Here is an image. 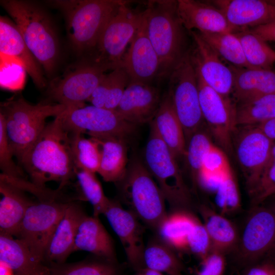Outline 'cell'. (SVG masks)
Returning a JSON list of instances; mask_svg holds the SVG:
<instances>
[{
  "label": "cell",
  "instance_id": "obj_3",
  "mask_svg": "<svg viewBox=\"0 0 275 275\" xmlns=\"http://www.w3.org/2000/svg\"><path fill=\"white\" fill-rule=\"evenodd\" d=\"M66 108L48 101L31 104L21 96H14L1 103L0 116L9 146L19 162L42 132L47 118H55Z\"/></svg>",
  "mask_w": 275,
  "mask_h": 275
},
{
  "label": "cell",
  "instance_id": "obj_18",
  "mask_svg": "<svg viewBox=\"0 0 275 275\" xmlns=\"http://www.w3.org/2000/svg\"><path fill=\"white\" fill-rule=\"evenodd\" d=\"M195 44L191 55L196 71L203 80L219 94L231 95L233 75L230 67L226 65L218 54L204 41L197 31H190Z\"/></svg>",
  "mask_w": 275,
  "mask_h": 275
},
{
  "label": "cell",
  "instance_id": "obj_23",
  "mask_svg": "<svg viewBox=\"0 0 275 275\" xmlns=\"http://www.w3.org/2000/svg\"><path fill=\"white\" fill-rule=\"evenodd\" d=\"M177 12L182 25L199 33H236L223 12L218 7L193 0L177 1Z\"/></svg>",
  "mask_w": 275,
  "mask_h": 275
},
{
  "label": "cell",
  "instance_id": "obj_39",
  "mask_svg": "<svg viewBox=\"0 0 275 275\" xmlns=\"http://www.w3.org/2000/svg\"><path fill=\"white\" fill-rule=\"evenodd\" d=\"M214 146L209 134L203 127L187 141L185 157L194 185L198 184L206 157Z\"/></svg>",
  "mask_w": 275,
  "mask_h": 275
},
{
  "label": "cell",
  "instance_id": "obj_15",
  "mask_svg": "<svg viewBox=\"0 0 275 275\" xmlns=\"http://www.w3.org/2000/svg\"><path fill=\"white\" fill-rule=\"evenodd\" d=\"M236 249L239 260L250 265L275 256V214L270 208L255 206Z\"/></svg>",
  "mask_w": 275,
  "mask_h": 275
},
{
  "label": "cell",
  "instance_id": "obj_42",
  "mask_svg": "<svg viewBox=\"0 0 275 275\" xmlns=\"http://www.w3.org/2000/svg\"><path fill=\"white\" fill-rule=\"evenodd\" d=\"M249 194L255 206L275 195V142L259 180Z\"/></svg>",
  "mask_w": 275,
  "mask_h": 275
},
{
  "label": "cell",
  "instance_id": "obj_50",
  "mask_svg": "<svg viewBox=\"0 0 275 275\" xmlns=\"http://www.w3.org/2000/svg\"><path fill=\"white\" fill-rule=\"evenodd\" d=\"M132 275H163V274L155 270L143 267L136 270V272Z\"/></svg>",
  "mask_w": 275,
  "mask_h": 275
},
{
  "label": "cell",
  "instance_id": "obj_5",
  "mask_svg": "<svg viewBox=\"0 0 275 275\" xmlns=\"http://www.w3.org/2000/svg\"><path fill=\"white\" fill-rule=\"evenodd\" d=\"M128 209L149 228L157 231L167 216L165 197L145 164L132 158L126 173L116 183Z\"/></svg>",
  "mask_w": 275,
  "mask_h": 275
},
{
  "label": "cell",
  "instance_id": "obj_52",
  "mask_svg": "<svg viewBox=\"0 0 275 275\" xmlns=\"http://www.w3.org/2000/svg\"><path fill=\"white\" fill-rule=\"evenodd\" d=\"M13 272L10 268L1 263V275H12Z\"/></svg>",
  "mask_w": 275,
  "mask_h": 275
},
{
  "label": "cell",
  "instance_id": "obj_36",
  "mask_svg": "<svg viewBox=\"0 0 275 275\" xmlns=\"http://www.w3.org/2000/svg\"><path fill=\"white\" fill-rule=\"evenodd\" d=\"M76 189L79 201L89 202L93 209V216L104 214L109 202L103 192L95 173L75 167Z\"/></svg>",
  "mask_w": 275,
  "mask_h": 275
},
{
  "label": "cell",
  "instance_id": "obj_41",
  "mask_svg": "<svg viewBox=\"0 0 275 275\" xmlns=\"http://www.w3.org/2000/svg\"><path fill=\"white\" fill-rule=\"evenodd\" d=\"M217 196L219 206L223 212L235 211L240 207L238 188L230 164L219 174Z\"/></svg>",
  "mask_w": 275,
  "mask_h": 275
},
{
  "label": "cell",
  "instance_id": "obj_28",
  "mask_svg": "<svg viewBox=\"0 0 275 275\" xmlns=\"http://www.w3.org/2000/svg\"><path fill=\"white\" fill-rule=\"evenodd\" d=\"M92 138L98 142L101 150L97 173L106 182H119L124 177L128 164L126 139L114 136Z\"/></svg>",
  "mask_w": 275,
  "mask_h": 275
},
{
  "label": "cell",
  "instance_id": "obj_46",
  "mask_svg": "<svg viewBox=\"0 0 275 275\" xmlns=\"http://www.w3.org/2000/svg\"><path fill=\"white\" fill-rule=\"evenodd\" d=\"M201 262V267L196 275H224L225 266V254L211 250Z\"/></svg>",
  "mask_w": 275,
  "mask_h": 275
},
{
  "label": "cell",
  "instance_id": "obj_30",
  "mask_svg": "<svg viewBox=\"0 0 275 275\" xmlns=\"http://www.w3.org/2000/svg\"><path fill=\"white\" fill-rule=\"evenodd\" d=\"M199 212L209 236L211 250L226 254L237 247L239 237L234 225L224 215L201 205Z\"/></svg>",
  "mask_w": 275,
  "mask_h": 275
},
{
  "label": "cell",
  "instance_id": "obj_11",
  "mask_svg": "<svg viewBox=\"0 0 275 275\" xmlns=\"http://www.w3.org/2000/svg\"><path fill=\"white\" fill-rule=\"evenodd\" d=\"M202 115L210 132L226 153L234 154L232 138L237 127L236 104L209 86L196 71Z\"/></svg>",
  "mask_w": 275,
  "mask_h": 275
},
{
  "label": "cell",
  "instance_id": "obj_43",
  "mask_svg": "<svg viewBox=\"0 0 275 275\" xmlns=\"http://www.w3.org/2000/svg\"><path fill=\"white\" fill-rule=\"evenodd\" d=\"M25 70L22 65L14 59L1 56V87L17 91L24 85Z\"/></svg>",
  "mask_w": 275,
  "mask_h": 275
},
{
  "label": "cell",
  "instance_id": "obj_19",
  "mask_svg": "<svg viewBox=\"0 0 275 275\" xmlns=\"http://www.w3.org/2000/svg\"><path fill=\"white\" fill-rule=\"evenodd\" d=\"M161 99L160 92L150 84L130 81L115 111L134 125L150 123L154 118Z\"/></svg>",
  "mask_w": 275,
  "mask_h": 275
},
{
  "label": "cell",
  "instance_id": "obj_22",
  "mask_svg": "<svg viewBox=\"0 0 275 275\" xmlns=\"http://www.w3.org/2000/svg\"><path fill=\"white\" fill-rule=\"evenodd\" d=\"M214 2L217 7L223 12L229 23L237 32L275 21V4L272 1L224 0Z\"/></svg>",
  "mask_w": 275,
  "mask_h": 275
},
{
  "label": "cell",
  "instance_id": "obj_20",
  "mask_svg": "<svg viewBox=\"0 0 275 275\" xmlns=\"http://www.w3.org/2000/svg\"><path fill=\"white\" fill-rule=\"evenodd\" d=\"M1 56L18 61L39 89L47 86L43 69L25 43L16 24L11 19L0 17Z\"/></svg>",
  "mask_w": 275,
  "mask_h": 275
},
{
  "label": "cell",
  "instance_id": "obj_44",
  "mask_svg": "<svg viewBox=\"0 0 275 275\" xmlns=\"http://www.w3.org/2000/svg\"><path fill=\"white\" fill-rule=\"evenodd\" d=\"M13 156L6 133L4 121L0 116V168L2 173L13 177L25 178L22 170L14 163Z\"/></svg>",
  "mask_w": 275,
  "mask_h": 275
},
{
  "label": "cell",
  "instance_id": "obj_8",
  "mask_svg": "<svg viewBox=\"0 0 275 275\" xmlns=\"http://www.w3.org/2000/svg\"><path fill=\"white\" fill-rule=\"evenodd\" d=\"M146 146L145 164L174 210H186L191 202L176 158L159 135L151 121Z\"/></svg>",
  "mask_w": 275,
  "mask_h": 275
},
{
  "label": "cell",
  "instance_id": "obj_40",
  "mask_svg": "<svg viewBox=\"0 0 275 275\" xmlns=\"http://www.w3.org/2000/svg\"><path fill=\"white\" fill-rule=\"evenodd\" d=\"M70 147L75 166L96 173L101 158L98 142L93 138H86L83 134L69 132Z\"/></svg>",
  "mask_w": 275,
  "mask_h": 275
},
{
  "label": "cell",
  "instance_id": "obj_13",
  "mask_svg": "<svg viewBox=\"0 0 275 275\" xmlns=\"http://www.w3.org/2000/svg\"><path fill=\"white\" fill-rule=\"evenodd\" d=\"M143 11L130 9L123 1L105 26L96 47L94 59L115 67L120 66L127 45L142 24Z\"/></svg>",
  "mask_w": 275,
  "mask_h": 275
},
{
  "label": "cell",
  "instance_id": "obj_25",
  "mask_svg": "<svg viewBox=\"0 0 275 275\" xmlns=\"http://www.w3.org/2000/svg\"><path fill=\"white\" fill-rule=\"evenodd\" d=\"M0 232L16 237L31 203L27 192L9 180L4 174L0 175Z\"/></svg>",
  "mask_w": 275,
  "mask_h": 275
},
{
  "label": "cell",
  "instance_id": "obj_14",
  "mask_svg": "<svg viewBox=\"0 0 275 275\" xmlns=\"http://www.w3.org/2000/svg\"><path fill=\"white\" fill-rule=\"evenodd\" d=\"M234 153L250 193L258 183L274 142L257 125L237 126L232 138Z\"/></svg>",
  "mask_w": 275,
  "mask_h": 275
},
{
  "label": "cell",
  "instance_id": "obj_4",
  "mask_svg": "<svg viewBox=\"0 0 275 275\" xmlns=\"http://www.w3.org/2000/svg\"><path fill=\"white\" fill-rule=\"evenodd\" d=\"M123 2L118 0L46 1L63 14L69 39L78 52L96 47L105 26Z\"/></svg>",
  "mask_w": 275,
  "mask_h": 275
},
{
  "label": "cell",
  "instance_id": "obj_54",
  "mask_svg": "<svg viewBox=\"0 0 275 275\" xmlns=\"http://www.w3.org/2000/svg\"><path fill=\"white\" fill-rule=\"evenodd\" d=\"M172 275H183V274H182V273H174V274H173Z\"/></svg>",
  "mask_w": 275,
  "mask_h": 275
},
{
  "label": "cell",
  "instance_id": "obj_38",
  "mask_svg": "<svg viewBox=\"0 0 275 275\" xmlns=\"http://www.w3.org/2000/svg\"><path fill=\"white\" fill-rule=\"evenodd\" d=\"M49 275H121L117 263L95 256L72 263L48 264Z\"/></svg>",
  "mask_w": 275,
  "mask_h": 275
},
{
  "label": "cell",
  "instance_id": "obj_12",
  "mask_svg": "<svg viewBox=\"0 0 275 275\" xmlns=\"http://www.w3.org/2000/svg\"><path fill=\"white\" fill-rule=\"evenodd\" d=\"M60 116L69 132L86 133L90 137L114 136L126 139L134 132L136 126L124 120L115 111L93 105L67 108Z\"/></svg>",
  "mask_w": 275,
  "mask_h": 275
},
{
  "label": "cell",
  "instance_id": "obj_27",
  "mask_svg": "<svg viewBox=\"0 0 275 275\" xmlns=\"http://www.w3.org/2000/svg\"><path fill=\"white\" fill-rule=\"evenodd\" d=\"M156 129L175 157H185L186 142L182 125L169 93L162 99L152 121Z\"/></svg>",
  "mask_w": 275,
  "mask_h": 275
},
{
  "label": "cell",
  "instance_id": "obj_7",
  "mask_svg": "<svg viewBox=\"0 0 275 275\" xmlns=\"http://www.w3.org/2000/svg\"><path fill=\"white\" fill-rule=\"evenodd\" d=\"M58 188L46 195L35 198L28 206L16 237L44 263L49 239L69 203L76 201Z\"/></svg>",
  "mask_w": 275,
  "mask_h": 275
},
{
  "label": "cell",
  "instance_id": "obj_34",
  "mask_svg": "<svg viewBox=\"0 0 275 275\" xmlns=\"http://www.w3.org/2000/svg\"><path fill=\"white\" fill-rule=\"evenodd\" d=\"M234 33L239 39L246 61L251 68L271 69L275 63V51L266 41L249 29Z\"/></svg>",
  "mask_w": 275,
  "mask_h": 275
},
{
  "label": "cell",
  "instance_id": "obj_32",
  "mask_svg": "<svg viewBox=\"0 0 275 275\" xmlns=\"http://www.w3.org/2000/svg\"><path fill=\"white\" fill-rule=\"evenodd\" d=\"M177 210L167 215L156 231L159 238L174 250H187L188 238L198 218L184 210Z\"/></svg>",
  "mask_w": 275,
  "mask_h": 275
},
{
  "label": "cell",
  "instance_id": "obj_33",
  "mask_svg": "<svg viewBox=\"0 0 275 275\" xmlns=\"http://www.w3.org/2000/svg\"><path fill=\"white\" fill-rule=\"evenodd\" d=\"M144 267L172 275L181 273L183 265L174 250L159 238L151 240L143 254Z\"/></svg>",
  "mask_w": 275,
  "mask_h": 275
},
{
  "label": "cell",
  "instance_id": "obj_9",
  "mask_svg": "<svg viewBox=\"0 0 275 275\" xmlns=\"http://www.w3.org/2000/svg\"><path fill=\"white\" fill-rule=\"evenodd\" d=\"M169 94L183 129L186 142L204 122L197 73L190 53L185 52L170 75Z\"/></svg>",
  "mask_w": 275,
  "mask_h": 275
},
{
  "label": "cell",
  "instance_id": "obj_6",
  "mask_svg": "<svg viewBox=\"0 0 275 275\" xmlns=\"http://www.w3.org/2000/svg\"><path fill=\"white\" fill-rule=\"evenodd\" d=\"M143 11L148 37L160 61L158 76H170L184 54L177 1H150Z\"/></svg>",
  "mask_w": 275,
  "mask_h": 275
},
{
  "label": "cell",
  "instance_id": "obj_24",
  "mask_svg": "<svg viewBox=\"0 0 275 275\" xmlns=\"http://www.w3.org/2000/svg\"><path fill=\"white\" fill-rule=\"evenodd\" d=\"M233 75L232 95L236 103L275 94V71L271 69L230 66Z\"/></svg>",
  "mask_w": 275,
  "mask_h": 275
},
{
  "label": "cell",
  "instance_id": "obj_16",
  "mask_svg": "<svg viewBox=\"0 0 275 275\" xmlns=\"http://www.w3.org/2000/svg\"><path fill=\"white\" fill-rule=\"evenodd\" d=\"M103 214L118 236L130 265L135 270L144 267V229L140 220L119 202L111 199Z\"/></svg>",
  "mask_w": 275,
  "mask_h": 275
},
{
  "label": "cell",
  "instance_id": "obj_1",
  "mask_svg": "<svg viewBox=\"0 0 275 275\" xmlns=\"http://www.w3.org/2000/svg\"><path fill=\"white\" fill-rule=\"evenodd\" d=\"M20 162L31 182L40 186L54 181L59 187L67 186L75 178V164L72 154L70 133L60 115L46 124L38 139Z\"/></svg>",
  "mask_w": 275,
  "mask_h": 275
},
{
  "label": "cell",
  "instance_id": "obj_47",
  "mask_svg": "<svg viewBox=\"0 0 275 275\" xmlns=\"http://www.w3.org/2000/svg\"><path fill=\"white\" fill-rule=\"evenodd\" d=\"M242 275H275V256L251 264Z\"/></svg>",
  "mask_w": 275,
  "mask_h": 275
},
{
  "label": "cell",
  "instance_id": "obj_31",
  "mask_svg": "<svg viewBox=\"0 0 275 275\" xmlns=\"http://www.w3.org/2000/svg\"><path fill=\"white\" fill-rule=\"evenodd\" d=\"M129 82L126 72L118 66L103 75L88 101L94 106L115 111Z\"/></svg>",
  "mask_w": 275,
  "mask_h": 275
},
{
  "label": "cell",
  "instance_id": "obj_29",
  "mask_svg": "<svg viewBox=\"0 0 275 275\" xmlns=\"http://www.w3.org/2000/svg\"><path fill=\"white\" fill-rule=\"evenodd\" d=\"M0 262L15 275H25L44 264L33 255L22 241L3 232H0Z\"/></svg>",
  "mask_w": 275,
  "mask_h": 275
},
{
  "label": "cell",
  "instance_id": "obj_49",
  "mask_svg": "<svg viewBox=\"0 0 275 275\" xmlns=\"http://www.w3.org/2000/svg\"><path fill=\"white\" fill-rule=\"evenodd\" d=\"M257 125L270 139L275 142V119L267 121Z\"/></svg>",
  "mask_w": 275,
  "mask_h": 275
},
{
  "label": "cell",
  "instance_id": "obj_26",
  "mask_svg": "<svg viewBox=\"0 0 275 275\" xmlns=\"http://www.w3.org/2000/svg\"><path fill=\"white\" fill-rule=\"evenodd\" d=\"M78 251H85L99 258L117 263L113 241L98 217L86 214L82 219L73 252Z\"/></svg>",
  "mask_w": 275,
  "mask_h": 275
},
{
  "label": "cell",
  "instance_id": "obj_37",
  "mask_svg": "<svg viewBox=\"0 0 275 275\" xmlns=\"http://www.w3.org/2000/svg\"><path fill=\"white\" fill-rule=\"evenodd\" d=\"M199 33L219 57L230 63L232 66L251 68L246 61L241 44L234 33Z\"/></svg>",
  "mask_w": 275,
  "mask_h": 275
},
{
  "label": "cell",
  "instance_id": "obj_35",
  "mask_svg": "<svg viewBox=\"0 0 275 275\" xmlns=\"http://www.w3.org/2000/svg\"><path fill=\"white\" fill-rule=\"evenodd\" d=\"M275 119V94L236 103L237 126L257 125Z\"/></svg>",
  "mask_w": 275,
  "mask_h": 275
},
{
  "label": "cell",
  "instance_id": "obj_45",
  "mask_svg": "<svg viewBox=\"0 0 275 275\" xmlns=\"http://www.w3.org/2000/svg\"><path fill=\"white\" fill-rule=\"evenodd\" d=\"M187 250L201 260L211 251V244L207 231L201 221L197 219L188 238Z\"/></svg>",
  "mask_w": 275,
  "mask_h": 275
},
{
  "label": "cell",
  "instance_id": "obj_21",
  "mask_svg": "<svg viewBox=\"0 0 275 275\" xmlns=\"http://www.w3.org/2000/svg\"><path fill=\"white\" fill-rule=\"evenodd\" d=\"M86 215L78 202H71L52 233L46 248L44 263L62 264L73 253L80 224Z\"/></svg>",
  "mask_w": 275,
  "mask_h": 275
},
{
  "label": "cell",
  "instance_id": "obj_17",
  "mask_svg": "<svg viewBox=\"0 0 275 275\" xmlns=\"http://www.w3.org/2000/svg\"><path fill=\"white\" fill-rule=\"evenodd\" d=\"M120 66L126 72L130 82L149 84L159 75L160 61L147 35L144 11L142 24L124 54Z\"/></svg>",
  "mask_w": 275,
  "mask_h": 275
},
{
  "label": "cell",
  "instance_id": "obj_2",
  "mask_svg": "<svg viewBox=\"0 0 275 275\" xmlns=\"http://www.w3.org/2000/svg\"><path fill=\"white\" fill-rule=\"evenodd\" d=\"M1 5L18 27L29 48L48 76L59 61L60 46L51 18L38 4L23 0H1Z\"/></svg>",
  "mask_w": 275,
  "mask_h": 275
},
{
  "label": "cell",
  "instance_id": "obj_53",
  "mask_svg": "<svg viewBox=\"0 0 275 275\" xmlns=\"http://www.w3.org/2000/svg\"><path fill=\"white\" fill-rule=\"evenodd\" d=\"M271 210L275 214V203H274L271 207H269Z\"/></svg>",
  "mask_w": 275,
  "mask_h": 275
},
{
  "label": "cell",
  "instance_id": "obj_48",
  "mask_svg": "<svg viewBox=\"0 0 275 275\" xmlns=\"http://www.w3.org/2000/svg\"><path fill=\"white\" fill-rule=\"evenodd\" d=\"M249 30L261 37L266 42H275V21Z\"/></svg>",
  "mask_w": 275,
  "mask_h": 275
},
{
  "label": "cell",
  "instance_id": "obj_51",
  "mask_svg": "<svg viewBox=\"0 0 275 275\" xmlns=\"http://www.w3.org/2000/svg\"><path fill=\"white\" fill-rule=\"evenodd\" d=\"M25 275H49L47 267L44 264L39 269Z\"/></svg>",
  "mask_w": 275,
  "mask_h": 275
},
{
  "label": "cell",
  "instance_id": "obj_10",
  "mask_svg": "<svg viewBox=\"0 0 275 275\" xmlns=\"http://www.w3.org/2000/svg\"><path fill=\"white\" fill-rule=\"evenodd\" d=\"M115 68L95 59L80 63L50 82L48 101L64 105L67 108L85 106L103 75Z\"/></svg>",
  "mask_w": 275,
  "mask_h": 275
},
{
  "label": "cell",
  "instance_id": "obj_55",
  "mask_svg": "<svg viewBox=\"0 0 275 275\" xmlns=\"http://www.w3.org/2000/svg\"><path fill=\"white\" fill-rule=\"evenodd\" d=\"M272 2L275 4V1H272Z\"/></svg>",
  "mask_w": 275,
  "mask_h": 275
}]
</instances>
